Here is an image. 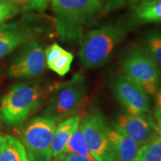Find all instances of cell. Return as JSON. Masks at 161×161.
I'll return each mask as SVG.
<instances>
[{
	"instance_id": "16",
	"label": "cell",
	"mask_w": 161,
	"mask_h": 161,
	"mask_svg": "<svg viewBox=\"0 0 161 161\" xmlns=\"http://www.w3.org/2000/svg\"><path fill=\"white\" fill-rule=\"evenodd\" d=\"M142 43L161 66V32L156 29L145 32L142 37Z\"/></svg>"
},
{
	"instance_id": "26",
	"label": "cell",
	"mask_w": 161,
	"mask_h": 161,
	"mask_svg": "<svg viewBox=\"0 0 161 161\" xmlns=\"http://www.w3.org/2000/svg\"><path fill=\"white\" fill-rule=\"evenodd\" d=\"M1 2H5V3H16L18 5H21L22 0H0ZM21 6V5H20Z\"/></svg>"
},
{
	"instance_id": "4",
	"label": "cell",
	"mask_w": 161,
	"mask_h": 161,
	"mask_svg": "<svg viewBox=\"0 0 161 161\" xmlns=\"http://www.w3.org/2000/svg\"><path fill=\"white\" fill-rule=\"evenodd\" d=\"M125 75L143 89L148 95H154L160 80V66L150 52L140 44L125 47L119 55Z\"/></svg>"
},
{
	"instance_id": "6",
	"label": "cell",
	"mask_w": 161,
	"mask_h": 161,
	"mask_svg": "<svg viewBox=\"0 0 161 161\" xmlns=\"http://www.w3.org/2000/svg\"><path fill=\"white\" fill-rule=\"evenodd\" d=\"M57 122L39 116L31 119L23 134L24 146L30 161H52V143Z\"/></svg>"
},
{
	"instance_id": "12",
	"label": "cell",
	"mask_w": 161,
	"mask_h": 161,
	"mask_svg": "<svg viewBox=\"0 0 161 161\" xmlns=\"http://www.w3.org/2000/svg\"><path fill=\"white\" fill-rule=\"evenodd\" d=\"M110 144L116 161H134L140 146L122 132L115 123L108 128Z\"/></svg>"
},
{
	"instance_id": "1",
	"label": "cell",
	"mask_w": 161,
	"mask_h": 161,
	"mask_svg": "<svg viewBox=\"0 0 161 161\" xmlns=\"http://www.w3.org/2000/svg\"><path fill=\"white\" fill-rule=\"evenodd\" d=\"M136 25L129 13L108 20L86 32L80 43L78 53L81 66L86 69L104 66Z\"/></svg>"
},
{
	"instance_id": "17",
	"label": "cell",
	"mask_w": 161,
	"mask_h": 161,
	"mask_svg": "<svg viewBox=\"0 0 161 161\" xmlns=\"http://www.w3.org/2000/svg\"><path fill=\"white\" fill-rule=\"evenodd\" d=\"M64 154H79V155L86 157V158L94 160L91 154H90L89 149H88L87 146H86L83 134H82L79 127L73 133L71 138L69 139Z\"/></svg>"
},
{
	"instance_id": "11",
	"label": "cell",
	"mask_w": 161,
	"mask_h": 161,
	"mask_svg": "<svg viewBox=\"0 0 161 161\" xmlns=\"http://www.w3.org/2000/svg\"><path fill=\"white\" fill-rule=\"evenodd\" d=\"M115 125L140 146L158 137L157 124L148 114L125 113L119 116Z\"/></svg>"
},
{
	"instance_id": "21",
	"label": "cell",
	"mask_w": 161,
	"mask_h": 161,
	"mask_svg": "<svg viewBox=\"0 0 161 161\" xmlns=\"http://www.w3.org/2000/svg\"><path fill=\"white\" fill-rule=\"evenodd\" d=\"M140 0H106L104 11L110 12L129 7L130 9L135 6Z\"/></svg>"
},
{
	"instance_id": "3",
	"label": "cell",
	"mask_w": 161,
	"mask_h": 161,
	"mask_svg": "<svg viewBox=\"0 0 161 161\" xmlns=\"http://www.w3.org/2000/svg\"><path fill=\"white\" fill-rule=\"evenodd\" d=\"M54 86L19 83L11 86L0 102V117L6 123L18 125L40 108Z\"/></svg>"
},
{
	"instance_id": "27",
	"label": "cell",
	"mask_w": 161,
	"mask_h": 161,
	"mask_svg": "<svg viewBox=\"0 0 161 161\" xmlns=\"http://www.w3.org/2000/svg\"><path fill=\"white\" fill-rule=\"evenodd\" d=\"M134 161H143V160H140V159H135V160H134Z\"/></svg>"
},
{
	"instance_id": "7",
	"label": "cell",
	"mask_w": 161,
	"mask_h": 161,
	"mask_svg": "<svg viewBox=\"0 0 161 161\" xmlns=\"http://www.w3.org/2000/svg\"><path fill=\"white\" fill-rule=\"evenodd\" d=\"M109 125L98 110L80 121L79 128L90 154L96 161H116L108 134Z\"/></svg>"
},
{
	"instance_id": "15",
	"label": "cell",
	"mask_w": 161,
	"mask_h": 161,
	"mask_svg": "<svg viewBox=\"0 0 161 161\" xmlns=\"http://www.w3.org/2000/svg\"><path fill=\"white\" fill-rule=\"evenodd\" d=\"M0 161H30L24 145L11 135H0Z\"/></svg>"
},
{
	"instance_id": "14",
	"label": "cell",
	"mask_w": 161,
	"mask_h": 161,
	"mask_svg": "<svg viewBox=\"0 0 161 161\" xmlns=\"http://www.w3.org/2000/svg\"><path fill=\"white\" fill-rule=\"evenodd\" d=\"M130 13L136 25L161 24V0H140Z\"/></svg>"
},
{
	"instance_id": "2",
	"label": "cell",
	"mask_w": 161,
	"mask_h": 161,
	"mask_svg": "<svg viewBox=\"0 0 161 161\" xmlns=\"http://www.w3.org/2000/svg\"><path fill=\"white\" fill-rule=\"evenodd\" d=\"M106 0H51L58 39L70 46L80 45L86 31L103 15Z\"/></svg>"
},
{
	"instance_id": "22",
	"label": "cell",
	"mask_w": 161,
	"mask_h": 161,
	"mask_svg": "<svg viewBox=\"0 0 161 161\" xmlns=\"http://www.w3.org/2000/svg\"><path fill=\"white\" fill-rule=\"evenodd\" d=\"M51 3V0H22L21 7L25 11H43Z\"/></svg>"
},
{
	"instance_id": "19",
	"label": "cell",
	"mask_w": 161,
	"mask_h": 161,
	"mask_svg": "<svg viewBox=\"0 0 161 161\" xmlns=\"http://www.w3.org/2000/svg\"><path fill=\"white\" fill-rule=\"evenodd\" d=\"M73 60L74 55L71 52L64 49L61 53L54 60L53 63L48 66V68L55 72L58 75L64 76L69 72Z\"/></svg>"
},
{
	"instance_id": "18",
	"label": "cell",
	"mask_w": 161,
	"mask_h": 161,
	"mask_svg": "<svg viewBox=\"0 0 161 161\" xmlns=\"http://www.w3.org/2000/svg\"><path fill=\"white\" fill-rule=\"evenodd\" d=\"M136 158L143 161H161L160 136L140 146Z\"/></svg>"
},
{
	"instance_id": "5",
	"label": "cell",
	"mask_w": 161,
	"mask_h": 161,
	"mask_svg": "<svg viewBox=\"0 0 161 161\" xmlns=\"http://www.w3.org/2000/svg\"><path fill=\"white\" fill-rule=\"evenodd\" d=\"M52 92L43 116L58 123L75 116L83 104L86 93L85 77L81 72L75 73L67 81L54 85Z\"/></svg>"
},
{
	"instance_id": "10",
	"label": "cell",
	"mask_w": 161,
	"mask_h": 161,
	"mask_svg": "<svg viewBox=\"0 0 161 161\" xmlns=\"http://www.w3.org/2000/svg\"><path fill=\"white\" fill-rule=\"evenodd\" d=\"M110 89L128 114H140L150 112L148 94L126 75L115 76L110 80Z\"/></svg>"
},
{
	"instance_id": "13",
	"label": "cell",
	"mask_w": 161,
	"mask_h": 161,
	"mask_svg": "<svg viewBox=\"0 0 161 161\" xmlns=\"http://www.w3.org/2000/svg\"><path fill=\"white\" fill-rule=\"evenodd\" d=\"M80 121L78 116H72L61 121L56 127L52 143L53 158H56L64 154L69 139L79 127Z\"/></svg>"
},
{
	"instance_id": "9",
	"label": "cell",
	"mask_w": 161,
	"mask_h": 161,
	"mask_svg": "<svg viewBox=\"0 0 161 161\" xmlns=\"http://www.w3.org/2000/svg\"><path fill=\"white\" fill-rule=\"evenodd\" d=\"M45 49L40 39L28 42L10 65L7 75L11 78H29L39 76L46 69Z\"/></svg>"
},
{
	"instance_id": "20",
	"label": "cell",
	"mask_w": 161,
	"mask_h": 161,
	"mask_svg": "<svg viewBox=\"0 0 161 161\" xmlns=\"http://www.w3.org/2000/svg\"><path fill=\"white\" fill-rule=\"evenodd\" d=\"M21 8L18 4L0 1V24L17 15Z\"/></svg>"
},
{
	"instance_id": "23",
	"label": "cell",
	"mask_w": 161,
	"mask_h": 161,
	"mask_svg": "<svg viewBox=\"0 0 161 161\" xmlns=\"http://www.w3.org/2000/svg\"><path fill=\"white\" fill-rule=\"evenodd\" d=\"M56 158L58 161H96L86 157L75 154H64Z\"/></svg>"
},
{
	"instance_id": "25",
	"label": "cell",
	"mask_w": 161,
	"mask_h": 161,
	"mask_svg": "<svg viewBox=\"0 0 161 161\" xmlns=\"http://www.w3.org/2000/svg\"><path fill=\"white\" fill-rule=\"evenodd\" d=\"M157 128H158V136L161 137V116L158 119V124H157Z\"/></svg>"
},
{
	"instance_id": "24",
	"label": "cell",
	"mask_w": 161,
	"mask_h": 161,
	"mask_svg": "<svg viewBox=\"0 0 161 161\" xmlns=\"http://www.w3.org/2000/svg\"><path fill=\"white\" fill-rule=\"evenodd\" d=\"M155 99H154V115L157 119L161 116V86L158 87L155 92Z\"/></svg>"
},
{
	"instance_id": "28",
	"label": "cell",
	"mask_w": 161,
	"mask_h": 161,
	"mask_svg": "<svg viewBox=\"0 0 161 161\" xmlns=\"http://www.w3.org/2000/svg\"><path fill=\"white\" fill-rule=\"evenodd\" d=\"M0 126H1V123H0Z\"/></svg>"
},
{
	"instance_id": "8",
	"label": "cell",
	"mask_w": 161,
	"mask_h": 161,
	"mask_svg": "<svg viewBox=\"0 0 161 161\" xmlns=\"http://www.w3.org/2000/svg\"><path fill=\"white\" fill-rule=\"evenodd\" d=\"M47 29L31 16L0 25V59L19 46L40 39Z\"/></svg>"
}]
</instances>
